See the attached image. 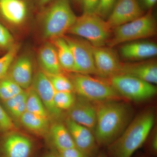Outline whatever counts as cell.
Returning <instances> with one entry per match:
<instances>
[{
	"label": "cell",
	"instance_id": "obj_1",
	"mask_svg": "<svg viewBox=\"0 0 157 157\" xmlns=\"http://www.w3.org/2000/svg\"><path fill=\"white\" fill-rule=\"evenodd\" d=\"M94 135L99 146L112 143L128 125L132 115L128 104L117 100L98 103Z\"/></svg>",
	"mask_w": 157,
	"mask_h": 157
},
{
	"label": "cell",
	"instance_id": "obj_2",
	"mask_svg": "<svg viewBox=\"0 0 157 157\" xmlns=\"http://www.w3.org/2000/svg\"><path fill=\"white\" fill-rule=\"evenodd\" d=\"M155 115L151 109L137 116L123 132L108 146L110 157H131L142 146L154 124Z\"/></svg>",
	"mask_w": 157,
	"mask_h": 157
},
{
	"label": "cell",
	"instance_id": "obj_3",
	"mask_svg": "<svg viewBox=\"0 0 157 157\" xmlns=\"http://www.w3.org/2000/svg\"><path fill=\"white\" fill-rule=\"evenodd\" d=\"M41 16V29L43 38L52 41L62 37L76 21L70 0H52L45 6Z\"/></svg>",
	"mask_w": 157,
	"mask_h": 157
},
{
	"label": "cell",
	"instance_id": "obj_4",
	"mask_svg": "<svg viewBox=\"0 0 157 157\" xmlns=\"http://www.w3.org/2000/svg\"><path fill=\"white\" fill-rule=\"evenodd\" d=\"M111 29L107 21L95 14L83 13L77 17L67 33L81 37L94 47H103L109 41Z\"/></svg>",
	"mask_w": 157,
	"mask_h": 157
},
{
	"label": "cell",
	"instance_id": "obj_5",
	"mask_svg": "<svg viewBox=\"0 0 157 157\" xmlns=\"http://www.w3.org/2000/svg\"><path fill=\"white\" fill-rule=\"evenodd\" d=\"M157 22L151 11L114 29L107 45L114 47L122 43L153 37L156 34Z\"/></svg>",
	"mask_w": 157,
	"mask_h": 157
},
{
	"label": "cell",
	"instance_id": "obj_6",
	"mask_svg": "<svg viewBox=\"0 0 157 157\" xmlns=\"http://www.w3.org/2000/svg\"><path fill=\"white\" fill-rule=\"evenodd\" d=\"M78 96L92 102L117 100L120 97L107 82L91 77L89 75L71 73L69 76Z\"/></svg>",
	"mask_w": 157,
	"mask_h": 157
},
{
	"label": "cell",
	"instance_id": "obj_7",
	"mask_svg": "<svg viewBox=\"0 0 157 157\" xmlns=\"http://www.w3.org/2000/svg\"><path fill=\"white\" fill-rule=\"evenodd\" d=\"M107 79V82L120 96L131 101H145L157 94V88L154 84L134 76L119 74Z\"/></svg>",
	"mask_w": 157,
	"mask_h": 157
},
{
	"label": "cell",
	"instance_id": "obj_8",
	"mask_svg": "<svg viewBox=\"0 0 157 157\" xmlns=\"http://www.w3.org/2000/svg\"><path fill=\"white\" fill-rule=\"evenodd\" d=\"M36 148L33 137L18 129L0 135V157H33Z\"/></svg>",
	"mask_w": 157,
	"mask_h": 157
},
{
	"label": "cell",
	"instance_id": "obj_9",
	"mask_svg": "<svg viewBox=\"0 0 157 157\" xmlns=\"http://www.w3.org/2000/svg\"><path fill=\"white\" fill-rule=\"evenodd\" d=\"M70 46L75 62V73L98 76L91 45L82 38L64 36Z\"/></svg>",
	"mask_w": 157,
	"mask_h": 157
},
{
	"label": "cell",
	"instance_id": "obj_10",
	"mask_svg": "<svg viewBox=\"0 0 157 157\" xmlns=\"http://www.w3.org/2000/svg\"><path fill=\"white\" fill-rule=\"evenodd\" d=\"M31 87L36 92L46 109L51 122L62 121L63 111L58 109L54 102L56 91L48 76L41 70L34 74Z\"/></svg>",
	"mask_w": 157,
	"mask_h": 157
},
{
	"label": "cell",
	"instance_id": "obj_11",
	"mask_svg": "<svg viewBox=\"0 0 157 157\" xmlns=\"http://www.w3.org/2000/svg\"><path fill=\"white\" fill-rule=\"evenodd\" d=\"M64 124L70 132L75 147L87 157L97 156L99 146L93 132L67 117L65 119Z\"/></svg>",
	"mask_w": 157,
	"mask_h": 157
},
{
	"label": "cell",
	"instance_id": "obj_12",
	"mask_svg": "<svg viewBox=\"0 0 157 157\" xmlns=\"http://www.w3.org/2000/svg\"><path fill=\"white\" fill-rule=\"evenodd\" d=\"M91 45L98 76L108 78L119 74L122 63L115 51L111 47Z\"/></svg>",
	"mask_w": 157,
	"mask_h": 157
},
{
	"label": "cell",
	"instance_id": "obj_13",
	"mask_svg": "<svg viewBox=\"0 0 157 157\" xmlns=\"http://www.w3.org/2000/svg\"><path fill=\"white\" fill-rule=\"evenodd\" d=\"M143 14V9L137 0H117L107 22L112 29L137 19Z\"/></svg>",
	"mask_w": 157,
	"mask_h": 157
},
{
	"label": "cell",
	"instance_id": "obj_14",
	"mask_svg": "<svg viewBox=\"0 0 157 157\" xmlns=\"http://www.w3.org/2000/svg\"><path fill=\"white\" fill-rule=\"evenodd\" d=\"M67 111V117L94 132L97 112L96 107L93 102L78 96L73 106Z\"/></svg>",
	"mask_w": 157,
	"mask_h": 157
},
{
	"label": "cell",
	"instance_id": "obj_15",
	"mask_svg": "<svg viewBox=\"0 0 157 157\" xmlns=\"http://www.w3.org/2000/svg\"><path fill=\"white\" fill-rule=\"evenodd\" d=\"M34 75L32 58L28 55L23 54L16 57L7 76L25 90L31 87Z\"/></svg>",
	"mask_w": 157,
	"mask_h": 157
},
{
	"label": "cell",
	"instance_id": "obj_16",
	"mask_svg": "<svg viewBox=\"0 0 157 157\" xmlns=\"http://www.w3.org/2000/svg\"><path fill=\"white\" fill-rule=\"evenodd\" d=\"M29 11L26 0H0V16L11 25L19 26L25 23Z\"/></svg>",
	"mask_w": 157,
	"mask_h": 157
},
{
	"label": "cell",
	"instance_id": "obj_17",
	"mask_svg": "<svg viewBox=\"0 0 157 157\" xmlns=\"http://www.w3.org/2000/svg\"><path fill=\"white\" fill-rule=\"evenodd\" d=\"M119 74L134 76L151 84H157L156 61L150 60L137 63H122Z\"/></svg>",
	"mask_w": 157,
	"mask_h": 157
},
{
	"label": "cell",
	"instance_id": "obj_18",
	"mask_svg": "<svg viewBox=\"0 0 157 157\" xmlns=\"http://www.w3.org/2000/svg\"><path fill=\"white\" fill-rule=\"evenodd\" d=\"M45 139L52 150L58 151L75 147L65 124L62 121L51 123Z\"/></svg>",
	"mask_w": 157,
	"mask_h": 157
},
{
	"label": "cell",
	"instance_id": "obj_19",
	"mask_svg": "<svg viewBox=\"0 0 157 157\" xmlns=\"http://www.w3.org/2000/svg\"><path fill=\"white\" fill-rule=\"evenodd\" d=\"M122 56L127 59L140 60L150 58L157 54V45L148 41H133L121 46Z\"/></svg>",
	"mask_w": 157,
	"mask_h": 157
},
{
	"label": "cell",
	"instance_id": "obj_20",
	"mask_svg": "<svg viewBox=\"0 0 157 157\" xmlns=\"http://www.w3.org/2000/svg\"><path fill=\"white\" fill-rule=\"evenodd\" d=\"M38 62L41 70L46 74L63 73L58 57L56 49L51 42H47L39 48Z\"/></svg>",
	"mask_w": 157,
	"mask_h": 157
},
{
	"label": "cell",
	"instance_id": "obj_21",
	"mask_svg": "<svg viewBox=\"0 0 157 157\" xmlns=\"http://www.w3.org/2000/svg\"><path fill=\"white\" fill-rule=\"evenodd\" d=\"M51 122L49 119L26 111L20 121V128L33 135L45 138L48 135Z\"/></svg>",
	"mask_w": 157,
	"mask_h": 157
},
{
	"label": "cell",
	"instance_id": "obj_22",
	"mask_svg": "<svg viewBox=\"0 0 157 157\" xmlns=\"http://www.w3.org/2000/svg\"><path fill=\"white\" fill-rule=\"evenodd\" d=\"M27 92L24 91L9 100L0 101L2 106L17 129L20 128V121L26 111V101Z\"/></svg>",
	"mask_w": 157,
	"mask_h": 157
},
{
	"label": "cell",
	"instance_id": "obj_23",
	"mask_svg": "<svg viewBox=\"0 0 157 157\" xmlns=\"http://www.w3.org/2000/svg\"><path fill=\"white\" fill-rule=\"evenodd\" d=\"M56 49L60 64L64 71L75 72V65L73 53L70 46L63 37L50 41Z\"/></svg>",
	"mask_w": 157,
	"mask_h": 157
},
{
	"label": "cell",
	"instance_id": "obj_24",
	"mask_svg": "<svg viewBox=\"0 0 157 157\" xmlns=\"http://www.w3.org/2000/svg\"><path fill=\"white\" fill-rule=\"evenodd\" d=\"M27 92L26 111L50 120L44 104L33 89L31 86Z\"/></svg>",
	"mask_w": 157,
	"mask_h": 157
},
{
	"label": "cell",
	"instance_id": "obj_25",
	"mask_svg": "<svg viewBox=\"0 0 157 157\" xmlns=\"http://www.w3.org/2000/svg\"><path fill=\"white\" fill-rule=\"evenodd\" d=\"M24 90L7 76L0 79V101L9 100Z\"/></svg>",
	"mask_w": 157,
	"mask_h": 157
},
{
	"label": "cell",
	"instance_id": "obj_26",
	"mask_svg": "<svg viewBox=\"0 0 157 157\" xmlns=\"http://www.w3.org/2000/svg\"><path fill=\"white\" fill-rule=\"evenodd\" d=\"M19 45L15 44L3 54L0 56V79L7 76L12 63L17 57Z\"/></svg>",
	"mask_w": 157,
	"mask_h": 157
},
{
	"label": "cell",
	"instance_id": "obj_27",
	"mask_svg": "<svg viewBox=\"0 0 157 157\" xmlns=\"http://www.w3.org/2000/svg\"><path fill=\"white\" fill-rule=\"evenodd\" d=\"M52 86L57 92H73L74 88L72 82L63 73L57 74H46Z\"/></svg>",
	"mask_w": 157,
	"mask_h": 157
},
{
	"label": "cell",
	"instance_id": "obj_28",
	"mask_svg": "<svg viewBox=\"0 0 157 157\" xmlns=\"http://www.w3.org/2000/svg\"><path fill=\"white\" fill-rule=\"evenodd\" d=\"M73 92L56 91L54 102L56 106L62 111L70 109L76 100V96Z\"/></svg>",
	"mask_w": 157,
	"mask_h": 157
},
{
	"label": "cell",
	"instance_id": "obj_29",
	"mask_svg": "<svg viewBox=\"0 0 157 157\" xmlns=\"http://www.w3.org/2000/svg\"><path fill=\"white\" fill-rule=\"evenodd\" d=\"M117 0H99L95 14L105 20L108 18Z\"/></svg>",
	"mask_w": 157,
	"mask_h": 157
},
{
	"label": "cell",
	"instance_id": "obj_30",
	"mask_svg": "<svg viewBox=\"0 0 157 157\" xmlns=\"http://www.w3.org/2000/svg\"><path fill=\"white\" fill-rule=\"evenodd\" d=\"M15 45L14 38L6 27L0 22V50H9Z\"/></svg>",
	"mask_w": 157,
	"mask_h": 157
},
{
	"label": "cell",
	"instance_id": "obj_31",
	"mask_svg": "<svg viewBox=\"0 0 157 157\" xmlns=\"http://www.w3.org/2000/svg\"><path fill=\"white\" fill-rule=\"evenodd\" d=\"M17 129L0 102V135Z\"/></svg>",
	"mask_w": 157,
	"mask_h": 157
},
{
	"label": "cell",
	"instance_id": "obj_32",
	"mask_svg": "<svg viewBox=\"0 0 157 157\" xmlns=\"http://www.w3.org/2000/svg\"><path fill=\"white\" fill-rule=\"evenodd\" d=\"M54 151L58 157H87L76 147Z\"/></svg>",
	"mask_w": 157,
	"mask_h": 157
},
{
	"label": "cell",
	"instance_id": "obj_33",
	"mask_svg": "<svg viewBox=\"0 0 157 157\" xmlns=\"http://www.w3.org/2000/svg\"><path fill=\"white\" fill-rule=\"evenodd\" d=\"M99 0H81L83 13L95 14L98 7Z\"/></svg>",
	"mask_w": 157,
	"mask_h": 157
},
{
	"label": "cell",
	"instance_id": "obj_34",
	"mask_svg": "<svg viewBox=\"0 0 157 157\" xmlns=\"http://www.w3.org/2000/svg\"><path fill=\"white\" fill-rule=\"evenodd\" d=\"M157 0H139L138 1L142 9H150L155 6Z\"/></svg>",
	"mask_w": 157,
	"mask_h": 157
},
{
	"label": "cell",
	"instance_id": "obj_35",
	"mask_svg": "<svg viewBox=\"0 0 157 157\" xmlns=\"http://www.w3.org/2000/svg\"><path fill=\"white\" fill-rule=\"evenodd\" d=\"M150 148L152 152L156 153L157 151V135L155 134L152 138L150 144Z\"/></svg>",
	"mask_w": 157,
	"mask_h": 157
},
{
	"label": "cell",
	"instance_id": "obj_36",
	"mask_svg": "<svg viewBox=\"0 0 157 157\" xmlns=\"http://www.w3.org/2000/svg\"><path fill=\"white\" fill-rule=\"evenodd\" d=\"M52 0H38V4L41 7H45Z\"/></svg>",
	"mask_w": 157,
	"mask_h": 157
},
{
	"label": "cell",
	"instance_id": "obj_37",
	"mask_svg": "<svg viewBox=\"0 0 157 157\" xmlns=\"http://www.w3.org/2000/svg\"><path fill=\"white\" fill-rule=\"evenodd\" d=\"M44 157H58L57 155L56 152L53 150H52L50 152L48 153L45 155Z\"/></svg>",
	"mask_w": 157,
	"mask_h": 157
},
{
	"label": "cell",
	"instance_id": "obj_38",
	"mask_svg": "<svg viewBox=\"0 0 157 157\" xmlns=\"http://www.w3.org/2000/svg\"><path fill=\"white\" fill-rule=\"evenodd\" d=\"M73 1H74V2H75L80 4V1H81V0H73Z\"/></svg>",
	"mask_w": 157,
	"mask_h": 157
},
{
	"label": "cell",
	"instance_id": "obj_39",
	"mask_svg": "<svg viewBox=\"0 0 157 157\" xmlns=\"http://www.w3.org/2000/svg\"><path fill=\"white\" fill-rule=\"evenodd\" d=\"M96 157H106V156H105L104 155H99L97 156Z\"/></svg>",
	"mask_w": 157,
	"mask_h": 157
},
{
	"label": "cell",
	"instance_id": "obj_40",
	"mask_svg": "<svg viewBox=\"0 0 157 157\" xmlns=\"http://www.w3.org/2000/svg\"><path fill=\"white\" fill-rule=\"evenodd\" d=\"M0 54H1V52H0ZM0 56H1V55H0Z\"/></svg>",
	"mask_w": 157,
	"mask_h": 157
}]
</instances>
